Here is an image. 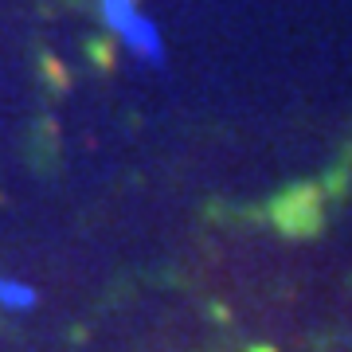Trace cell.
<instances>
[{
	"mask_svg": "<svg viewBox=\"0 0 352 352\" xmlns=\"http://www.w3.org/2000/svg\"><path fill=\"white\" fill-rule=\"evenodd\" d=\"M98 12H102V24L122 39V47L129 55H138L141 63L149 67H157L164 59L161 32H157V24L149 16L141 12L138 0H98Z\"/></svg>",
	"mask_w": 352,
	"mask_h": 352,
	"instance_id": "obj_1",
	"label": "cell"
},
{
	"mask_svg": "<svg viewBox=\"0 0 352 352\" xmlns=\"http://www.w3.org/2000/svg\"><path fill=\"white\" fill-rule=\"evenodd\" d=\"M39 305V289L20 278H0V309L4 314H32Z\"/></svg>",
	"mask_w": 352,
	"mask_h": 352,
	"instance_id": "obj_2",
	"label": "cell"
}]
</instances>
